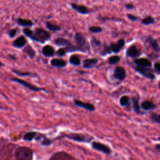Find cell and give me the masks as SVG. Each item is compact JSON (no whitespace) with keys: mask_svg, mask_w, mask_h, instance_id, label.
Instances as JSON below:
<instances>
[{"mask_svg":"<svg viewBox=\"0 0 160 160\" xmlns=\"http://www.w3.org/2000/svg\"><path fill=\"white\" fill-rule=\"evenodd\" d=\"M134 69L136 70V72L139 73L141 75H142L149 79L152 80L155 78L154 74L151 71H150L149 69H147L145 68H141V67L137 66L134 68Z\"/></svg>","mask_w":160,"mask_h":160,"instance_id":"9c48e42d","label":"cell"},{"mask_svg":"<svg viewBox=\"0 0 160 160\" xmlns=\"http://www.w3.org/2000/svg\"><path fill=\"white\" fill-rule=\"evenodd\" d=\"M66 51L65 49L64 48H59L57 52H56V55L58 56H63L66 54Z\"/></svg>","mask_w":160,"mask_h":160,"instance_id":"8d00e7d4","label":"cell"},{"mask_svg":"<svg viewBox=\"0 0 160 160\" xmlns=\"http://www.w3.org/2000/svg\"><path fill=\"white\" fill-rule=\"evenodd\" d=\"M141 107L142 108V109L145 111H148V110L155 108L156 106L151 101H145L141 104Z\"/></svg>","mask_w":160,"mask_h":160,"instance_id":"7402d4cb","label":"cell"},{"mask_svg":"<svg viewBox=\"0 0 160 160\" xmlns=\"http://www.w3.org/2000/svg\"><path fill=\"white\" fill-rule=\"evenodd\" d=\"M41 144H42V145H49V144H51V141L49 140V139H47V138H45L42 142H41Z\"/></svg>","mask_w":160,"mask_h":160,"instance_id":"f35d334b","label":"cell"},{"mask_svg":"<svg viewBox=\"0 0 160 160\" xmlns=\"http://www.w3.org/2000/svg\"><path fill=\"white\" fill-rule=\"evenodd\" d=\"M111 51L110 49V48L109 46H104V48H103V50H102L101 52V54L102 56H105L106 54H109L111 53Z\"/></svg>","mask_w":160,"mask_h":160,"instance_id":"d590c367","label":"cell"},{"mask_svg":"<svg viewBox=\"0 0 160 160\" xmlns=\"http://www.w3.org/2000/svg\"><path fill=\"white\" fill-rule=\"evenodd\" d=\"M69 61L71 64H72L74 66H79L81 64V61L79 58L76 54L71 56L69 59Z\"/></svg>","mask_w":160,"mask_h":160,"instance_id":"d4e9b609","label":"cell"},{"mask_svg":"<svg viewBox=\"0 0 160 160\" xmlns=\"http://www.w3.org/2000/svg\"><path fill=\"white\" fill-rule=\"evenodd\" d=\"M74 103L76 106L82 108L87 111H93L95 109V107L92 104L89 103V102H82L79 99H75L74 101Z\"/></svg>","mask_w":160,"mask_h":160,"instance_id":"30bf717a","label":"cell"},{"mask_svg":"<svg viewBox=\"0 0 160 160\" xmlns=\"http://www.w3.org/2000/svg\"><path fill=\"white\" fill-rule=\"evenodd\" d=\"M16 22L18 25L21 26H25V27H31L33 25V22L30 19H27L24 18H18L16 20Z\"/></svg>","mask_w":160,"mask_h":160,"instance_id":"ffe728a7","label":"cell"},{"mask_svg":"<svg viewBox=\"0 0 160 160\" xmlns=\"http://www.w3.org/2000/svg\"><path fill=\"white\" fill-rule=\"evenodd\" d=\"M22 32H23L24 34L26 36H27V37H28V38H31V37H32V35H33V31H32L31 29H29V28H23Z\"/></svg>","mask_w":160,"mask_h":160,"instance_id":"d6a6232c","label":"cell"},{"mask_svg":"<svg viewBox=\"0 0 160 160\" xmlns=\"http://www.w3.org/2000/svg\"><path fill=\"white\" fill-rule=\"evenodd\" d=\"M54 49L51 45L47 44L42 48V53L46 57H52L54 54Z\"/></svg>","mask_w":160,"mask_h":160,"instance_id":"e0dca14e","label":"cell"},{"mask_svg":"<svg viewBox=\"0 0 160 160\" xmlns=\"http://www.w3.org/2000/svg\"><path fill=\"white\" fill-rule=\"evenodd\" d=\"M155 148H156L158 151H159V152H160V144H156V146H155Z\"/></svg>","mask_w":160,"mask_h":160,"instance_id":"b9f144b4","label":"cell"},{"mask_svg":"<svg viewBox=\"0 0 160 160\" xmlns=\"http://www.w3.org/2000/svg\"><path fill=\"white\" fill-rule=\"evenodd\" d=\"M74 39L76 43V48L78 51L87 52L90 50L89 42L86 41L85 38L79 32H76L74 36Z\"/></svg>","mask_w":160,"mask_h":160,"instance_id":"7a4b0ae2","label":"cell"},{"mask_svg":"<svg viewBox=\"0 0 160 160\" xmlns=\"http://www.w3.org/2000/svg\"><path fill=\"white\" fill-rule=\"evenodd\" d=\"M11 81H13V82H17L22 86H23L24 87H25L26 88L31 90V91H42V90H44V89H41L36 86H34L33 84H32L31 83L25 81V80H23V79H19V78H12L10 79Z\"/></svg>","mask_w":160,"mask_h":160,"instance_id":"5b68a950","label":"cell"},{"mask_svg":"<svg viewBox=\"0 0 160 160\" xmlns=\"http://www.w3.org/2000/svg\"><path fill=\"white\" fill-rule=\"evenodd\" d=\"M22 52L31 59H33L36 56V54L35 50L29 44H27L24 48Z\"/></svg>","mask_w":160,"mask_h":160,"instance_id":"d6986e66","label":"cell"},{"mask_svg":"<svg viewBox=\"0 0 160 160\" xmlns=\"http://www.w3.org/2000/svg\"><path fill=\"white\" fill-rule=\"evenodd\" d=\"M53 42L56 45L59 46H64V48H69L73 45L69 40L63 38H56L54 39Z\"/></svg>","mask_w":160,"mask_h":160,"instance_id":"4fadbf2b","label":"cell"},{"mask_svg":"<svg viewBox=\"0 0 160 160\" xmlns=\"http://www.w3.org/2000/svg\"><path fill=\"white\" fill-rule=\"evenodd\" d=\"M89 31L92 33H99L102 31V29L100 26H92L89 28Z\"/></svg>","mask_w":160,"mask_h":160,"instance_id":"4dcf8cb0","label":"cell"},{"mask_svg":"<svg viewBox=\"0 0 160 160\" xmlns=\"http://www.w3.org/2000/svg\"><path fill=\"white\" fill-rule=\"evenodd\" d=\"M15 155L18 160H31L32 152L30 148L22 146L17 149Z\"/></svg>","mask_w":160,"mask_h":160,"instance_id":"3957f363","label":"cell"},{"mask_svg":"<svg viewBox=\"0 0 160 160\" xmlns=\"http://www.w3.org/2000/svg\"><path fill=\"white\" fill-rule=\"evenodd\" d=\"M27 43V40L24 36H20L18 37L14 41H13V46L17 48H22L24 47L26 44Z\"/></svg>","mask_w":160,"mask_h":160,"instance_id":"2e32d148","label":"cell"},{"mask_svg":"<svg viewBox=\"0 0 160 160\" xmlns=\"http://www.w3.org/2000/svg\"><path fill=\"white\" fill-rule=\"evenodd\" d=\"M51 38V34L47 30H45L41 28H36L33 31V35L31 37L32 41L44 43L46 41H48Z\"/></svg>","mask_w":160,"mask_h":160,"instance_id":"6da1fadb","label":"cell"},{"mask_svg":"<svg viewBox=\"0 0 160 160\" xmlns=\"http://www.w3.org/2000/svg\"><path fill=\"white\" fill-rule=\"evenodd\" d=\"M159 88L160 89V81H159Z\"/></svg>","mask_w":160,"mask_h":160,"instance_id":"ee69618b","label":"cell"},{"mask_svg":"<svg viewBox=\"0 0 160 160\" xmlns=\"http://www.w3.org/2000/svg\"><path fill=\"white\" fill-rule=\"evenodd\" d=\"M12 72L14 74H16V75H18V76H32V77H34V76H36V74L32 73V72H22V71H20L19 70H17V69H12Z\"/></svg>","mask_w":160,"mask_h":160,"instance_id":"484cf974","label":"cell"},{"mask_svg":"<svg viewBox=\"0 0 160 160\" xmlns=\"http://www.w3.org/2000/svg\"><path fill=\"white\" fill-rule=\"evenodd\" d=\"M129 102V97L128 96H122L119 99V103L121 106H126Z\"/></svg>","mask_w":160,"mask_h":160,"instance_id":"1f68e13d","label":"cell"},{"mask_svg":"<svg viewBox=\"0 0 160 160\" xmlns=\"http://www.w3.org/2000/svg\"><path fill=\"white\" fill-rule=\"evenodd\" d=\"M151 119L152 121L155 122L160 123V114L157 115L156 114H152L151 115Z\"/></svg>","mask_w":160,"mask_h":160,"instance_id":"e575fe53","label":"cell"},{"mask_svg":"<svg viewBox=\"0 0 160 160\" xmlns=\"http://www.w3.org/2000/svg\"><path fill=\"white\" fill-rule=\"evenodd\" d=\"M141 22L144 25H149L154 22V18L151 16H148L141 20Z\"/></svg>","mask_w":160,"mask_h":160,"instance_id":"83f0119b","label":"cell"},{"mask_svg":"<svg viewBox=\"0 0 160 160\" xmlns=\"http://www.w3.org/2000/svg\"><path fill=\"white\" fill-rule=\"evenodd\" d=\"M91 45L93 48V49H99L101 46V42L99 39H96V38L93 37L91 38Z\"/></svg>","mask_w":160,"mask_h":160,"instance_id":"f1b7e54d","label":"cell"},{"mask_svg":"<svg viewBox=\"0 0 160 160\" xmlns=\"http://www.w3.org/2000/svg\"><path fill=\"white\" fill-rule=\"evenodd\" d=\"M7 34L10 38H13L15 37V36L17 34V29L16 28L11 29L9 30H8V31L7 32Z\"/></svg>","mask_w":160,"mask_h":160,"instance_id":"836d02e7","label":"cell"},{"mask_svg":"<svg viewBox=\"0 0 160 160\" xmlns=\"http://www.w3.org/2000/svg\"><path fill=\"white\" fill-rule=\"evenodd\" d=\"M71 7L75 11H76L78 12H79L81 14H86L89 12V9L84 6V5H79V4H76L75 3H71Z\"/></svg>","mask_w":160,"mask_h":160,"instance_id":"5bb4252c","label":"cell"},{"mask_svg":"<svg viewBox=\"0 0 160 160\" xmlns=\"http://www.w3.org/2000/svg\"><path fill=\"white\" fill-rule=\"evenodd\" d=\"M125 7H126V8L129 9L134 8V6H133V4H126L125 5Z\"/></svg>","mask_w":160,"mask_h":160,"instance_id":"60d3db41","label":"cell"},{"mask_svg":"<svg viewBox=\"0 0 160 160\" xmlns=\"http://www.w3.org/2000/svg\"><path fill=\"white\" fill-rule=\"evenodd\" d=\"M120 61V57L119 56H112L108 59V62L110 64H115L119 62Z\"/></svg>","mask_w":160,"mask_h":160,"instance_id":"f546056e","label":"cell"},{"mask_svg":"<svg viewBox=\"0 0 160 160\" xmlns=\"http://www.w3.org/2000/svg\"><path fill=\"white\" fill-rule=\"evenodd\" d=\"M146 41L147 42L149 43V44L151 46V47L154 50V51H158L159 49V44H158V42L157 41L156 39H154L153 38L151 37V36H149L147 39H146Z\"/></svg>","mask_w":160,"mask_h":160,"instance_id":"44dd1931","label":"cell"},{"mask_svg":"<svg viewBox=\"0 0 160 160\" xmlns=\"http://www.w3.org/2000/svg\"><path fill=\"white\" fill-rule=\"evenodd\" d=\"M66 137L74 141L80 142H90L92 139V137L88 135L86 136V135H84L82 134H79V133H70L69 134L66 135Z\"/></svg>","mask_w":160,"mask_h":160,"instance_id":"277c9868","label":"cell"},{"mask_svg":"<svg viewBox=\"0 0 160 160\" xmlns=\"http://www.w3.org/2000/svg\"><path fill=\"white\" fill-rule=\"evenodd\" d=\"M114 76L119 81H123L126 77V72L124 68L117 66L114 70Z\"/></svg>","mask_w":160,"mask_h":160,"instance_id":"ba28073f","label":"cell"},{"mask_svg":"<svg viewBox=\"0 0 160 160\" xmlns=\"http://www.w3.org/2000/svg\"><path fill=\"white\" fill-rule=\"evenodd\" d=\"M132 108H133V110L134 111V112L138 114H142V112H141V110H140V106H139V101H138V98L133 97L132 98Z\"/></svg>","mask_w":160,"mask_h":160,"instance_id":"603a6c76","label":"cell"},{"mask_svg":"<svg viewBox=\"0 0 160 160\" xmlns=\"http://www.w3.org/2000/svg\"><path fill=\"white\" fill-rule=\"evenodd\" d=\"M98 60L96 58H88L82 61V66L85 69H91L96 66Z\"/></svg>","mask_w":160,"mask_h":160,"instance_id":"9a60e30c","label":"cell"},{"mask_svg":"<svg viewBox=\"0 0 160 160\" xmlns=\"http://www.w3.org/2000/svg\"><path fill=\"white\" fill-rule=\"evenodd\" d=\"M134 62L136 64V65H137L138 67H141V68H145L148 67H150L152 65L150 60L144 58H137L134 60Z\"/></svg>","mask_w":160,"mask_h":160,"instance_id":"7c38bea8","label":"cell"},{"mask_svg":"<svg viewBox=\"0 0 160 160\" xmlns=\"http://www.w3.org/2000/svg\"><path fill=\"white\" fill-rule=\"evenodd\" d=\"M127 17H128V18L130 21H136L137 20V19H138L136 16H135L134 15L131 14H127Z\"/></svg>","mask_w":160,"mask_h":160,"instance_id":"74e56055","label":"cell"},{"mask_svg":"<svg viewBox=\"0 0 160 160\" xmlns=\"http://www.w3.org/2000/svg\"><path fill=\"white\" fill-rule=\"evenodd\" d=\"M125 41L124 39H119L116 42H112L110 44L109 48L111 52L114 53H118L121 49L124 46Z\"/></svg>","mask_w":160,"mask_h":160,"instance_id":"52a82bcc","label":"cell"},{"mask_svg":"<svg viewBox=\"0 0 160 160\" xmlns=\"http://www.w3.org/2000/svg\"><path fill=\"white\" fill-rule=\"evenodd\" d=\"M92 148L98 151L102 152L105 154H109L111 152V149L106 145L102 144L99 142L94 141L92 142Z\"/></svg>","mask_w":160,"mask_h":160,"instance_id":"8992f818","label":"cell"},{"mask_svg":"<svg viewBox=\"0 0 160 160\" xmlns=\"http://www.w3.org/2000/svg\"><path fill=\"white\" fill-rule=\"evenodd\" d=\"M46 26L47 29H48L49 30L52 31H58L61 29V28L59 26H58L57 24H52L49 21H47L46 22Z\"/></svg>","mask_w":160,"mask_h":160,"instance_id":"cb8c5ba5","label":"cell"},{"mask_svg":"<svg viewBox=\"0 0 160 160\" xmlns=\"http://www.w3.org/2000/svg\"><path fill=\"white\" fill-rule=\"evenodd\" d=\"M158 140H159V141H160V137L158 138Z\"/></svg>","mask_w":160,"mask_h":160,"instance_id":"f6af8a7d","label":"cell"},{"mask_svg":"<svg viewBox=\"0 0 160 160\" xmlns=\"http://www.w3.org/2000/svg\"><path fill=\"white\" fill-rule=\"evenodd\" d=\"M36 134H37V133H36V132H34V131L28 132H26V133L24 135L23 139H24L25 141H32V140L36 136Z\"/></svg>","mask_w":160,"mask_h":160,"instance_id":"4316f807","label":"cell"},{"mask_svg":"<svg viewBox=\"0 0 160 160\" xmlns=\"http://www.w3.org/2000/svg\"><path fill=\"white\" fill-rule=\"evenodd\" d=\"M141 54V51L139 50L136 46L131 45L126 50V55L130 58H134L139 56Z\"/></svg>","mask_w":160,"mask_h":160,"instance_id":"8fae6325","label":"cell"},{"mask_svg":"<svg viewBox=\"0 0 160 160\" xmlns=\"http://www.w3.org/2000/svg\"><path fill=\"white\" fill-rule=\"evenodd\" d=\"M154 69L158 71H160V62H156L154 64Z\"/></svg>","mask_w":160,"mask_h":160,"instance_id":"ab89813d","label":"cell"},{"mask_svg":"<svg viewBox=\"0 0 160 160\" xmlns=\"http://www.w3.org/2000/svg\"><path fill=\"white\" fill-rule=\"evenodd\" d=\"M3 66V64L2 63V62L1 61H0V67H2Z\"/></svg>","mask_w":160,"mask_h":160,"instance_id":"7bdbcfd3","label":"cell"},{"mask_svg":"<svg viewBox=\"0 0 160 160\" xmlns=\"http://www.w3.org/2000/svg\"><path fill=\"white\" fill-rule=\"evenodd\" d=\"M50 64L52 66L56 68H64L66 66V62L59 58H53L51 60Z\"/></svg>","mask_w":160,"mask_h":160,"instance_id":"ac0fdd59","label":"cell"}]
</instances>
